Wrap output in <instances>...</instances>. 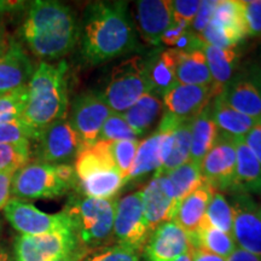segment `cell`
Here are the masks:
<instances>
[{
  "label": "cell",
  "mask_w": 261,
  "mask_h": 261,
  "mask_svg": "<svg viewBox=\"0 0 261 261\" xmlns=\"http://www.w3.org/2000/svg\"><path fill=\"white\" fill-rule=\"evenodd\" d=\"M80 54L89 65H98L133 51L136 33L126 2H94L85 9L79 28Z\"/></svg>",
  "instance_id": "cell-1"
},
{
  "label": "cell",
  "mask_w": 261,
  "mask_h": 261,
  "mask_svg": "<svg viewBox=\"0 0 261 261\" xmlns=\"http://www.w3.org/2000/svg\"><path fill=\"white\" fill-rule=\"evenodd\" d=\"M21 37L35 57L61 60L79 40V25L70 6L55 0H35L29 4Z\"/></svg>",
  "instance_id": "cell-2"
},
{
  "label": "cell",
  "mask_w": 261,
  "mask_h": 261,
  "mask_svg": "<svg viewBox=\"0 0 261 261\" xmlns=\"http://www.w3.org/2000/svg\"><path fill=\"white\" fill-rule=\"evenodd\" d=\"M68 64L41 62L35 68L28 87V102L23 117L39 133L58 120L67 117L68 112Z\"/></svg>",
  "instance_id": "cell-3"
},
{
  "label": "cell",
  "mask_w": 261,
  "mask_h": 261,
  "mask_svg": "<svg viewBox=\"0 0 261 261\" xmlns=\"http://www.w3.org/2000/svg\"><path fill=\"white\" fill-rule=\"evenodd\" d=\"M116 200L73 195L63 212L69 218L73 232L80 246L91 249L103 246L113 237Z\"/></svg>",
  "instance_id": "cell-4"
},
{
  "label": "cell",
  "mask_w": 261,
  "mask_h": 261,
  "mask_svg": "<svg viewBox=\"0 0 261 261\" xmlns=\"http://www.w3.org/2000/svg\"><path fill=\"white\" fill-rule=\"evenodd\" d=\"M76 188L74 166L29 162L18 169L12 179V198L19 201L60 197Z\"/></svg>",
  "instance_id": "cell-5"
},
{
  "label": "cell",
  "mask_w": 261,
  "mask_h": 261,
  "mask_svg": "<svg viewBox=\"0 0 261 261\" xmlns=\"http://www.w3.org/2000/svg\"><path fill=\"white\" fill-rule=\"evenodd\" d=\"M99 92L114 113H125L139 98L154 92L149 58L133 56L115 65Z\"/></svg>",
  "instance_id": "cell-6"
},
{
  "label": "cell",
  "mask_w": 261,
  "mask_h": 261,
  "mask_svg": "<svg viewBox=\"0 0 261 261\" xmlns=\"http://www.w3.org/2000/svg\"><path fill=\"white\" fill-rule=\"evenodd\" d=\"M81 246L73 230L27 236L18 234L14 241L15 261H57L69 256Z\"/></svg>",
  "instance_id": "cell-7"
},
{
  "label": "cell",
  "mask_w": 261,
  "mask_h": 261,
  "mask_svg": "<svg viewBox=\"0 0 261 261\" xmlns=\"http://www.w3.org/2000/svg\"><path fill=\"white\" fill-rule=\"evenodd\" d=\"M35 142L37 162L48 165H63L73 161L84 149L80 137L67 117L42 129Z\"/></svg>",
  "instance_id": "cell-8"
},
{
  "label": "cell",
  "mask_w": 261,
  "mask_h": 261,
  "mask_svg": "<svg viewBox=\"0 0 261 261\" xmlns=\"http://www.w3.org/2000/svg\"><path fill=\"white\" fill-rule=\"evenodd\" d=\"M143 210L142 191H136L116 202L113 236L116 244L138 253L145 246L149 234Z\"/></svg>",
  "instance_id": "cell-9"
},
{
  "label": "cell",
  "mask_w": 261,
  "mask_h": 261,
  "mask_svg": "<svg viewBox=\"0 0 261 261\" xmlns=\"http://www.w3.org/2000/svg\"><path fill=\"white\" fill-rule=\"evenodd\" d=\"M113 113L99 91H85L74 98L68 120L80 137L84 148L97 142L104 122Z\"/></svg>",
  "instance_id": "cell-10"
},
{
  "label": "cell",
  "mask_w": 261,
  "mask_h": 261,
  "mask_svg": "<svg viewBox=\"0 0 261 261\" xmlns=\"http://www.w3.org/2000/svg\"><path fill=\"white\" fill-rule=\"evenodd\" d=\"M220 97L244 115L261 119V64L247 63L238 68Z\"/></svg>",
  "instance_id": "cell-11"
},
{
  "label": "cell",
  "mask_w": 261,
  "mask_h": 261,
  "mask_svg": "<svg viewBox=\"0 0 261 261\" xmlns=\"http://www.w3.org/2000/svg\"><path fill=\"white\" fill-rule=\"evenodd\" d=\"M6 220L12 225L19 234L37 236V234L73 230L68 215L63 211L48 214L28 202L11 198L3 210Z\"/></svg>",
  "instance_id": "cell-12"
},
{
  "label": "cell",
  "mask_w": 261,
  "mask_h": 261,
  "mask_svg": "<svg viewBox=\"0 0 261 261\" xmlns=\"http://www.w3.org/2000/svg\"><path fill=\"white\" fill-rule=\"evenodd\" d=\"M228 202L232 210V236L236 246L261 259V215L259 213V203L247 194H233Z\"/></svg>",
  "instance_id": "cell-13"
},
{
  "label": "cell",
  "mask_w": 261,
  "mask_h": 261,
  "mask_svg": "<svg viewBox=\"0 0 261 261\" xmlns=\"http://www.w3.org/2000/svg\"><path fill=\"white\" fill-rule=\"evenodd\" d=\"M236 142V139L219 135L217 143L202 160V177L215 190H233L237 166Z\"/></svg>",
  "instance_id": "cell-14"
},
{
  "label": "cell",
  "mask_w": 261,
  "mask_h": 261,
  "mask_svg": "<svg viewBox=\"0 0 261 261\" xmlns=\"http://www.w3.org/2000/svg\"><path fill=\"white\" fill-rule=\"evenodd\" d=\"M190 249L189 234L171 220L152 231L144 246V254L149 261H175L190 253Z\"/></svg>",
  "instance_id": "cell-15"
},
{
  "label": "cell",
  "mask_w": 261,
  "mask_h": 261,
  "mask_svg": "<svg viewBox=\"0 0 261 261\" xmlns=\"http://www.w3.org/2000/svg\"><path fill=\"white\" fill-rule=\"evenodd\" d=\"M143 210L149 231L152 232L163 223L173 220L175 214L171 181L166 174L155 173L154 178L142 190Z\"/></svg>",
  "instance_id": "cell-16"
},
{
  "label": "cell",
  "mask_w": 261,
  "mask_h": 261,
  "mask_svg": "<svg viewBox=\"0 0 261 261\" xmlns=\"http://www.w3.org/2000/svg\"><path fill=\"white\" fill-rule=\"evenodd\" d=\"M212 97L211 86L177 84L162 96L165 113L179 121L192 120L210 104Z\"/></svg>",
  "instance_id": "cell-17"
},
{
  "label": "cell",
  "mask_w": 261,
  "mask_h": 261,
  "mask_svg": "<svg viewBox=\"0 0 261 261\" xmlns=\"http://www.w3.org/2000/svg\"><path fill=\"white\" fill-rule=\"evenodd\" d=\"M34 70V64L22 44L10 38L8 47L0 55V96L28 85Z\"/></svg>",
  "instance_id": "cell-18"
},
{
  "label": "cell",
  "mask_w": 261,
  "mask_h": 261,
  "mask_svg": "<svg viewBox=\"0 0 261 261\" xmlns=\"http://www.w3.org/2000/svg\"><path fill=\"white\" fill-rule=\"evenodd\" d=\"M140 35L150 45L161 44V38L173 23L172 5L167 0H140L136 3Z\"/></svg>",
  "instance_id": "cell-19"
},
{
  "label": "cell",
  "mask_w": 261,
  "mask_h": 261,
  "mask_svg": "<svg viewBox=\"0 0 261 261\" xmlns=\"http://www.w3.org/2000/svg\"><path fill=\"white\" fill-rule=\"evenodd\" d=\"M202 50L208 62L212 76V97L220 96L224 87L240 68L241 52L237 46L219 48L202 41Z\"/></svg>",
  "instance_id": "cell-20"
},
{
  "label": "cell",
  "mask_w": 261,
  "mask_h": 261,
  "mask_svg": "<svg viewBox=\"0 0 261 261\" xmlns=\"http://www.w3.org/2000/svg\"><path fill=\"white\" fill-rule=\"evenodd\" d=\"M215 191L217 190L204 180L200 188L191 192L179 204L173 221L179 225L189 236L200 230L203 224L208 204Z\"/></svg>",
  "instance_id": "cell-21"
},
{
  "label": "cell",
  "mask_w": 261,
  "mask_h": 261,
  "mask_svg": "<svg viewBox=\"0 0 261 261\" xmlns=\"http://www.w3.org/2000/svg\"><path fill=\"white\" fill-rule=\"evenodd\" d=\"M211 109L214 121L217 123L219 135L226 136L236 140L244 139L249 130L260 119L244 115L225 102L220 96L211 100Z\"/></svg>",
  "instance_id": "cell-22"
},
{
  "label": "cell",
  "mask_w": 261,
  "mask_h": 261,
  "mask_svg": "<svg viewBox=\"0 0 261 261\" xmlns=\"http://www.w3.org/2000/svg\"><path fill=\"white\" fill-rule=\"evenodd\" d=\"M237 166L232 192L261 196V163L243 139L236 142Z\"/></svg>",
  "instance_id": "cell-23"
},
{
  "label": "cell",
  "mask_w": 261,
  "mask_h": 261,
  "mask_svg": "<svg viewBox=\"0 0 261 261\" xmlns=\"http://www.w3.org/2000/svg\"><path fill=\"white\" fill-rule=\"evenodd\" d=\"M211 103V102H210ZM219 129L214 121L211 104H208L191 122V149L189 161L201 166L202 160L217 143Z\"/></svg>",
  "instance_id": "cell-24"
},
{
  "label": "cell",
  "mask_w": 261,
  "mask_h": 261,
  "mask_svg": "<svg viewBox=\"0 0 261 261\" xmlns=\"http://www.w3.org/2000/svg\"><path fill=\"white\" fill-rule=\"evenodd\" d=\"M110 148H112V143L97 140L93 145L81 150L74 163L76 180H83L89 175L98 172L117 169Z\"/></svg>",
  "instance_id": "cell-25"
},
{
  "label": "cell",
  "mask_w": 261,
  "mask_h": 261,
  "mask_svg": "<svg viewBox=\"0 0 261 261\" xmlns=\"http://www.w3.org/2000/svg\"><path fill=\"white\" fill-rule=\"evenodd\" d=\"M177 68L178 84L194 86H212V76L208 62L202 47L189 51H179Z\"/></svg>",
  "instance_id": "cell-26"
},
{
  "label": "cell",
  "mask_w": 261,
  "mask_h": 261,
  "mask_svg": "<svg viewBox=\"0 0 261 261\" xmlns=\"http://www.w3.org/2000/svg\"><path fill=\"white\" fill-rule=\"evenodd\" d=\"M180 52L175 48L152 55L149 58V73L151 79L154 92L163 96L174 85L178 84L177 68Z\"/></svg>",
  "instance_id": "cell-27"
},
{
  "label": "cell",
  "mask_w": 261,
  "mask_h": 261,
  "mask_svg": "<svg viewBox=\"0 0 261 261\" xmlns=\"http://www.w3.org/2000/svg\"><path fill=\"white\" fill-rule=\"evenodd\" d=\"M162 97L156 92H150L121 113L130 128L140 137L155 125L156 120L162 112Z\"/></svg>",
  "instance_id": "cell-28"
},
{
  "label": "cell",
  "mask_w": 261,
  "mask_h": 261,
  "mask_svg": "<svg viewBox=\"0 0 261 261\" xmlns=\"http://www.w3.org/2000/svg\"><path fill=\"white\" fill-rule=\"evenodd\" d=\"M212 22L225 33L233 45L238 46L247 37L243 10L241 0H223L218 2Z\"/></svg>",
  "instance_id": "cell-29"
},
{
  "label": "cell",
  "mask_w": 261,
  "mask_h": 261,
  "mask_svg": "<svg viewBox=\"0 0 261 261\" xmlns=\"http://www.w3.org/2000/svg\"><path fill=\"white\" fill-rule=\"evenodd\" d=\"M162 139L163 135L158 129L148 138L139 142L137 154L130 169L128 180H135L140 177L156 172L162 166Z\"/></svg>",
  "instance_id": "cell-30"
},
{
  "label": "cell",
  "mask_w": 261,
  "mask_h": 261,
  "mask_svg": "<svg viewBox=\"0 0 261 261\" xmlns=\"http://www.w3.org/2000/svg\"><path fill=\"white\" fill-rule=\"evenodd\" d=\"M125 184L120 172L117 169H110L94 173L83 180H76V189L86 197L110 200Z\"/></svg>",
  "instance_id": "cell-31"
},
{
  "label": "cell",
  "mask_w": 261,
  "mask_h": 261,
  "mask_svg": "<svg viewBox=\"0 0 261 261\" xmlns=\"http://www.w3.org/2000/svg\"><path fill=\"white\" fill-rule=\"evenodd\" d=\"M189 238H190L191 248H198V249L219 255L224 259H227L237 248L232 234L205 224H202L200 230L189 236Z\"/></svg>",
  "instance_id": "cell-32"
},
{
  "label": "cell",
  "mask_w": 261,
  "mask_h": 261,
  "mask_svg": "<svg viewBox=\"0 0 261 261\" xmlns=\"http://www.w3.org/2000/svg\"><path fill=\"white\" fill-rule=\"evenodd\" d=\"M166 175L171 181L173 189L175 212H177V208L181 203V201L187 198L196 189L200 188L204 181L201 173V166L190 161L184 163L180 167L173 169Z\"/></svg>",
  "instance_id": "cell-33"
},
{
  "label": "cell",
  "mask_w": 261,
  "mask_h": 261,
  "mask_svg": "<svg viewBox=\"0 0 261 261\" xmlns=\"http://www.w3.org/2000/svg\"><path fill=\"white\" fill-rule=\"evenodd\" d=\"M203 224L232 234V210H231L230 202L221 192L215 191L212 196L207 212H205Z\"/></svg>",
  "instance_id": "cell-34"
},
{
  "label": "cell",
  "mask_w": 261,
  "mask_h": 261,
  "mask_svg": "<svg viewBox=\"0 0 261 261\" xmlns=\"http://www.w3.org/2000/svg\"><path fill=\"white\" fill-rule=\"evenodd\" d=\"M32 159L31 143L0 144V173H16Z\"/></svg>",
  "instance_id": "cell-35"
},
{
  "label": "cell",
  "mask_w": 261,
  "mask_h": 261,
  "mask_svg": "<svg viewBox=\"0 0 261 261\" xmlns=\"http://www.w3.org/2000/svg\"><path fill=\"white\" fill-rule=\"evenodd\" d=\"M28 102V87L16 89L0 96V123L15 121L23 117Z\"/></svg>",
  "instance_id": "cell-36"
},
{
  "label": "cell",
  "mask_w": 261,
  "mask_h": 261,
  "mask_svg": "<svg viewBox=\"0 0 261 261\" xmlns=\"http://www.w3.org/2000/svg\"><path fill=\"white\" fill-rule=\"evenodd\" d=\"M98 140L116 143L122 140H139V137L126 122L121 113H113L104 122Z\"/></svg>",
  "instance_id": "cell-37"
},
{
  "label": "cell",
  "mask_w": 261,
  "mask_h": 261,
  "mask_svg": "<svg viewBox=\"0 0 261 261\" xmlns=\"http://www.w3.org/2000/svg\"><path fill=\"white\" fill-rule=\"evenodd\" d=\"M40 133L24 121L23 119L15 121L0 123V144H17V143H31L37 140Z\"/></svg>",
  "instance_id": "cell-38"
},
{
  "label": "cell",
  "mask_w": 261,
  "mask_h": 261,
  "mask_svg": "<svg viewBox=\"0 0 261 261\" xmlns=\"http://www.w3.org/2000/svg\"><path fill=\"white\" fill-rule=\"evenodd\" d=\"M139 142L140 140H122V142L112 143L110 149H112L113 160L125 182H127L133 162H135Z\"/></svg>",
  "instance_id": "cell-39"
},
{
  "label": "cell",
  "mask_w": 261,
  "mask_h": 261,
  "mask_svg": "<svg viewBox=\"0 0 261 261\" xmlns=\"http://www.w3.org/2000/svg\"><path fill=\"white\" fill-rule=\"evenodd\" d=\"M247 37L261 38V0H241Z\"/></svg>",
  "instance_id": "cell-40"
},
{
  "label": "cell",
  "mask_w": 261,
  "mask_h": 261,
  "mask_svg": "<svg viewBox=\"0 0 261 261\" xmlns=\"http://www.w3.org/2000/svg\"><path fill=\"white\" fill-rule=\"evenodd\" d=\"M83 261H139V257L133 249L116 244L89 254Z\"/></svg>",
  "instance_id": "cell-41"
},
{
  "label": "cell",
  "mask_w": 261,
  "mask_h": 261,
  "mask_svg": "<svg viewBox=\"0 0 261 261\" xmlns=\"http://www.w3.org/2000/svg\"><path fill=\"white\" fill-rule=\"evenodd\" d=\"M173 23L190 27L200 9V0H174L171 2Z\"/></svg>",
  "instance_id": "cell-42"
},
{
  "label": "cell",
  "mask_w": 261,
  "mask_h": 261,
  "mask_svg": "<svg viewBox=\"0 0 261 261\" xmlns=\"http://www.w3.org/2000/svg\"><path fill=\"white\" fill-rule=\"evenodd\" d=\"M217 5L218 0H203V2H201L197 15H196V17L194 18V21H192L190 25V29L195 34L201 35V33L204 31V28L211 23Z\"/></svg>",
  "instance_id": "cell-43"
},
{
  "label": "cell",
  "mask_w": 261,
  "mask_h": 261,
  "mask_svg": "<svg viewBox=\"0 0 261 261\" xmlns=\"http://www.w3.org/2000/svg\"><path fill=\"white\" fill-rule=\"evenodd\" d=\"M243 142L250 149V151L257 159V161L261 163V119L249 130V133L244 137Z\"/></svg>",
  "instance_id": "cell-44"
},
{
  "label": "cell",
  "mask_w": 261,
  "mask_h": 261,
  "mask_svg": "<svg viewBox=\"0 0 261 261\" xmlns=\"http://www.w3.org/2000/svg\"><path fill=\"white\" fill-rule=\"evenodd\" d=\"M15 173H0V210H4L12 198V179Z\"/></svg>",
  "instance_id": "cell-45"
},
{
  "label": "cell",
  "mask_w": 261,
  "mask_h": 261,
  "mask_svg": "<svg viewBox=\"0 0 261 261\" xmlns=\"http://www.w3.org/2000/svg\"><path fill=\"white\" fill-rule=\"evenodd\" d=\"M190 27H187V25L182 24H177V23H172L171 27H169L167 31L163 33L162 38H161V42H163L167 46H172V48L175 46L177 41L180 39V37L184 34L185 32Z\"/></svg>",
  "instance_id": "cell-46"
},
{
  "label": "cell",
  "mask_w": 261,
  "mask_h": 261,
  "mask_svg": "<svg viewBox=\"0 0 261 261\" xmlns=\"http://www.w3.org/2000/svg\"><path fill=\"white\" fill-rule=\"evenodd\" d=\"M191 261H226V259L213 253L205 252V250L198 249V248H191L190 249Z\"/></svg>",
  "instance_id": "cell-47"
},
{
  "label": "cell",
  "mask_w": 261,
  "mask_h": 261,
  "mask_svg": "<svg viewBox=\"0 0 261 261\" xmlns=\"http://www.w3.org/2000/svg\"><path fill=\"white\" fill-rule=\"evenodd\" d=\"M27 6L25 2L18 0H0V14H10L23 10Z\"/></svg>",
  "instance_id": "cell-48"
},
{
  "label": "cell",
  "mask_w": 261,
  "mask_h": 261,
  "mask_svg": "<svg viewBox=\"0 0 261 261\" xmlns=\"http://www.w3.org/2000/svg\"><path fill=\"white\" fill-rule=\"evenodd\" d=\"M226 261H261V259L237 247L234 252L227 257Z\"/></svg>",
  "instance_id": "cell-49"
},
{
  "label": "cell",
  "mask_w": 261,
  "mask_h": 261,
  "mask_svg": "<svg viewBox=\"0 0 261 261\" xmlns=\"http://www.w3.org/2000/svg\"><path fill=\"white\" fill-rule=\"evenodd\" d=\"M90 254V249H86V248L81 247L80 249H77L76 252L70 254L69 256L64 257V259H61V260H57V261H83L85 257Z\"/></svg>",
  "instance_id": "cell-50"
},
{
  "label": "cell",
  "mask_w": 261,
  "mask_h": 261,
  "mask_svg": "<svg viewBox=\"0 0 261 261\" xmlns=\"http://www.w3.org/2000/svg\"><path fill=\"white\" fill-rule=\"evenodd\" d=\"M9 39L10 38H9L8 33H6L4 21H3V18L0 17V55L5 51L6 47H8Z\"/></svg>",
  "instance_id": "cell-51"
},
{
  "label": "cell",
  "mask_w": 261,
  "mask_h": 261,
  "mask_svg": "<svg viewBox=\"0 0 261 261\" xmlns=\"http://www.w3.org/2000/svg\"><path fill=\"white\" fill-rule=\"evenodd\" d=\"M0 261H15V256L8 248L0 247Z\"/></svg>",
  "instance_id": "cell-52"
},
{
  "label": "cell",
  "mask_w": 261,
  "mask_h": 261,
  "mask_svg": "<svg viewBox=\"0 0 261 261\" xmlns=\"http://www.w3.org/2000/svg\"><path fill=\"white\" fill-rule=\"evenodd\" d=\"M175 261H191V256H190V253L189 254H185V255H182L180 257H178Z\"/></svg>",
  "instance_id": "cell-53"
},
{
  "label": "cell",
  "mask_w": 261,
  "mask_h": 261,
  "mask_svg": "<svg viewBox=\"0 0 261 261\" xmlns=\"http://www.w3.org/2000/svg\"><path fill=\"white\" fill-rule=\"evenodd\" d=\"M2 230H3V225H2V221H0V237H2Z\"/></svg>",
  "instance_id": "cell-54"
},
{
  "label": "cell",
  "mask_w": 261,
  "mask_h": 261,
  "mask_svg": "<svg viewBox=\"0 0 261 261\" xmlns=\"http://www.w3.org/2000/svg\"><path fill=\"white\" fill-rule=\"evenodd\" d=\"M259 213H260V215H261V204H259Z\"/></svg>",
  "instance_id": "cell-55"
}]
</instances>
